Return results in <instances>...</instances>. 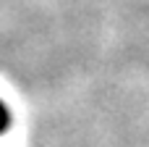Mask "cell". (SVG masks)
<instances>
[{
  "instance_id": "obj_1",
  "label": "cell",
  "mask_w": 149,
  "mask_h": 147,
  "mask_svg": "<svg viewBox=\"0 0 149 147\" xmlns=\"http://www.w3.org/2000/svg\"><path fill=\"white\" fill-rule=\"evenodd\" d=\"M8 126H10V108L0 100V134H5Z\"/></svg>"
}]
</instances>
